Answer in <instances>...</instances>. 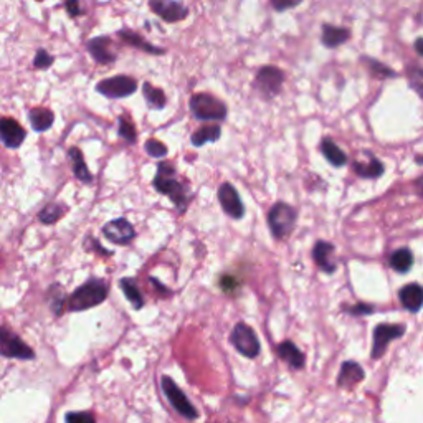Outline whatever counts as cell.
Wrapping results in <instances>:
<instances>
[{
  "instance_id": "cell-1",
  "label": "cell",
  "mask_w": 423,
  "mask_h": 423,
  "mask_svg": "<svg viewBox=\"0 0 423 423\" xmlns=\"http://www.w3.org/2000/svg\"><path fill=\"white\" fill-rule=\"evenodd\" d=\"M109 296V283L102 278L91 276L83 285H80L68 294L67 298V311L69 313H81L91 307H96L106 301Z\"/></svg>"
},
{
  "instance_id": "cell-2",
  "label": "cell",
  "mask_w": 423,
  "mask_h": 423,
  "mask_svg": "<svg viewBox=\"0 0 423 423\" xmlns=\"http://www.w3.org/2000/svg\"><path fill=\"white\" fill-rule=\"evenodd\" d=\"M153 186L159 194L169 197L179 213L186 212L188 200H191L188 199V188L177 179V172L171 162L161 161L158 164V172H155Z\"/></svg>"
},
{
  "instance_id": "cell-3",
  "label": "cell",
  "mask_w": 423,
  "mask_h": 423,
  "mask_svg": "<svg viewBox=\"0 0 423 423\" xmlns=\"http://www.w3.org/2000/svg\"><path fill=\"white\" fill-rule=\"evenodd\" d=\"M191 111L199 121H221L227 118V106L208 93H195L191 98Z\"/></svg>"
},
{
  "instance_id": "cell-4",
  "label": "cell",
  "mask_w": 423,
  "mask_h": 423,
  "mask_svg": "<svg viewBox=\"0 0 423 423\" xmlns=\"http://www.w3.org/2000/svg\"><path fill=\"white\" fill-rule=\"evenodd\" d=\"M298 220V212L285 202L274 204L268 212V225L276 240H283L294 230Z\"/></svg>"
},
{
  "instance_id": "cell-5",
  "label": "cell",
  "mask_w": 423,
  "mask_h": 423,
  "mask_svg": "<svg viewBox=\"0 0 423 423\" xmlns=\"http://www.w3.org/2000/svg\"><path fill=\"white\" fill-rule=\"evenodd\" d=\"M0 356L7 359L34 360L35 351L9 327L0 326Z\"/></svg>"
},
{
  "instance_id": "cell-6",
  "label": "cell",
  "mask_w": 423,
  "mask_h": 423,
  "mask_svg": "<svg viewBox=\"0 0 423 423\" xmlns=\"http://www.w3.org/2000/svg\"><path fill=\"white\" fill-rule=\"evenodd\" d=\"M94 89H96V93L102 94V96L109 98V100H121V98H127L135 93L138 80L127 75H116L101 80L100 83L94 86Z\"/></svg>"
},
{
  "instance_id": "cell-7",
  "label": "cell",
  "mask_w": 423,
  "mask_h": 423,
  "mask_svg": "<svg viewBox=\"0 0 423 423\" xmlns=\"http://www.w3.org/2000/svg\"><path fill=\"white\" fill-rule=\"evenodd\" d=\"M161 385L164 390V395L167 397L171 405L174 406L184 418H187V420H195V418L199 417V412L195 410V406L191 404V400H188L186 393L179 389V385L175 384L169 376L162 377Z\"/></svg>"
},
{
  "instance_id": "cell-8",
  "label": "cell",
  "mask_w": 423,
  "mask_h": 423,
  "mask_svg": "<svg viewBox=\"0 0 423 423\" xmlns=\"http://www.w3.org/2000/svg\"><path fill=\"white\" fill-rule=\"evenodd\" d=\"M230 340H232L233 347H235L241 356L248 357V359H254V357H258V354H260V340H258L257 334H254V331L248 324L238 323L237 326L233 327Z\"/></svg>"
},
{
  "instance_id": "cell-9",
  "label": "cell",
  "mask_w": 423,
  "mask_h": 423,
  "mask_svg": "<svg viewBox=\"0 0 423 423\" xmlns=\"http://www.w3.org/2000/svg\"><path fill=\"white\" fill-rule=\"evenodd\" d=\"M283 83H285L283 72L276 67H271V65L260 68V72L257 73V78H254V86H257L261 96L268 98V100L274 98L281 91Z\"/></svg>"
},
{
  "instance_id": "cell-10",
  "label": "cell",
  "mask_w": 423,
  "mask_h": 423,
  "mask_svg": "<svg viewBox=\"0 0 423 423\" xmlns=\"http://www.w3.org/2000/svg\"><path fill=\"white\" fill-rule=\"evenodd\" d=\"M405 327L400 324H379L373 329V343H372V359H380L387 346L392 340L402 338Z\"/></svg>"
},
{
  "instance_id": "cell-11",
  "label": "cell",
  "mask_w": 423,
  "mask_h": 423,
  "mask_svg": "<svg viewBox=\"0 0 423 423\" xmlns=\"http://www.w3.org/2000/svg\"><path fill=\"white\" fill-rule=\"evenodd\" d=\"M102 235L111 243L116 245H129L134 240L135 230L129 220L121 217V219H114L102 225L101 228Z\"/></svg>"
},
{
  "instance_id": "cell-12",
  "label": "cell",
  "mask_w": 423,
  "mask_h": 423,
  "mask_svg": "<svg viewBox=\"0 0 423 423\" xmlns=\"http://www.w3.org/2000/svg\"><path fill=\"white\" fill-rule=\"evenodd\" d=\"M27 139V133L14 118H0V141L7 149H19Z\"/></svg>"
},
{
  "instance_id": "cell-13",
  "label": "cell",
  "mask_w": 423,
  "mask_h": 423,
  "mask_svg": "<svg viewBox=\"0 0 423 423\" xmlns=\"http://www.w3.org/2000/svg\"><path fill=\"white\" fill-rule=\"evenodd\" d=\"M149 7L158 17L167 23L180 22L188 15V9L184 3L172 2V0H151Z\"/></svg>"
},
{
  "instance_id": "cell-14",
  "label": "cell",
  "mask_w": 423,
  "mask_h": 423,
  "mask_svg": "<svg viewBox=\"0 0 423 423\" xmlns=\"http://www.w3.org/2000/svg\"><path fill=\"white\" fill-rule=\"evenodd\" d=\"M219 200L224 212L232 219H241L245 215V205L241 202L240 195H238L237 188L230 182L221 184L219 188Z\"/></svg>"
},
{
  "instance_id": "cell-15",
  "label": "cell",
  "mask_w": 423,
  "mask_h": 423,
  "mask_svg": "<svg viewBox=\"0 0 423 423\" xmlns=\"http://www.w3.org/2000/svg\"><path fill=\"white\" fill-rule=\"evenodd\" d=\"M111 47H113V40L106 35L94 36L86 43V50L91 55V58L100 65H109L116 61L118 55Z\"/></svg>"
},
{
  "instance_id": "cell-16",
  "label": "cell",
  "mask_w": 423,
  "mask_h": 423,
  "mask_svg": "<svg viewBox=\"0 0 423 423\" xmlns=\"http://www.w3.org/2000/svg\"><path fill=\"white\" fill-rule=\"evenodd\" d=\"M398 299L400 305L410 313H417L423 307V286L417 283H410L398 291Z\"/></svg>"
},
{
  "instance_id": "cell-17",
  "label": "cell",
  "mask_w": 423,
  "mask_h": 423,
  "mask_svg": "<svg viewBox=\"0 0 423 423\" xmlns=\"http://www.w3.org/2000/svg\"><path fill=\"white\" fill-rule=\"evenodd\" d=\"M364 377H365L364 369L360 367L359 364L354 362V360H346V362L343 364V367H340L338 385L343 389H351L359 384Z\"/></svg>"
},
{
  "instance_id": "cell-18",
  "label": "cell",
  "mask_w": 423,
  "mask_h": 423,
  "mask_svg": "<svg viewBox=\"0 0 423 423\" xmlns=\"http://www.w3.org/2000/svg\"><path fill=\"white\" fill-rule=\"evenodd\" d=\"M332 254H334V245L329 241H318L313 248V258L318 263V266L324 273L331 274L336 271V263L332 261Z\"/></svg>"
},
{
  "instance_id": "cell-19",
  "label": "cell",
  "mask_w": 423,
  "mask_h": 423,
  "mask_svg": "<svg viewBox=\"0 0 423 423\" xmlns=\"http://www.w3.org/2000/svg\"><path fill=\"white\" fill-rule=\"evenodd\" d=\"M118 36L126 45H129V47L149 53V55H164V53H166L164 48H159V47H155V45H151L149 42H146V40L142 39L141 35L135 34V32H133V30H127V28H122V30H119Z\"/></svg>"
},
{
  "instance_id": "cell-20",
  "label": "cell",
  "mask_w": 423,
  "mask_h": 423,
  "mask_svg": "<svg viewBox=\"0 0 423 423\" xmlns=\"http://www.w3.org/2000/svg\"><path fill=\"white\" fill-rule=\"evenodd\" d=\"M28 119H30V124L36 133H45V131H48L53 126L55 114L48 108L36 106V108L28 109Z\"/></svg>"
},
{
  "instance_id": "cell-21",
  "label": "cell",
  "mask_w": 423,
  "mask_h": 423,
  "mask_svg": "<svg viewBox=\"0 0 423 423\" xmlns=\"http://www.w3.org/2000/svg\"><path fill=\"white\" fill-rule=\"evenodd\" d=\"M68 155H69V159H72V166H73V172H75V177L83 184H91L93 174L89 172L88 166H86L85 155L83 153H81L80 147H75V146L69 147Z\"/></svg>"
},
{
  "instance_id": "cell-22",
  "label": "cell",
  "mask_w": 423,
  "mask_h": 423,
  "mask_svg": "<svg viewBox=\"0 0 423 423\" xmlns=\"http://www.w3.org/2000/svg\"><path fill=\"white\" fill-rule=\"evenodd\" d=\"M349 36H351V32L347 30V28L343 27H334L329 25V23H326V25H323V45L327 48H336L340 47V45H344L349 40Z\"/></svg>"
},
{
  "instance_id": "cell-23",
  "label": "cell",
  "mask_w": 423,
  "mask_h": 423,
  "mask_svg": "<svg viewBox=\"0 0 423 423\" xmlns=\"http://www.w3.org/2000/svg\"><path fill=\"white\" fill-rule=\"evenodd\" d=\"M278 356L281 357L285 362H288L293 369H303L305 367V354L294 346L291 340H285L278 346Z\"/></svg>"
},
{
  "instance_id": "cell-24",
  "label": "cell",
  "mask_w": 423,
  "mask_h": 423,
  "mask_svg": "<svg viewBox=\"0 0 423 423\" xmlns=\"http://www.w3.org/2000/svg\"><path fill=\"white\" fill-rule=\"evenodd\" d=\"M119 286H121L122 293H124V296L127 301L131 303V306L134 307V310H142L144 307V296H142L141 290H139L138 283H135L134 278H121V281H119Z\"/></svg>"
},
{
  "instance_id": "cell-25",
  "label": "cell",
  "mask_w": 423,
  "mask_h": 423,
  "mask_svg": "<svg viewBox=\"0 0 423 423\" xmlns=\"http://www.w3.org/2000/svg\"><path fill=\"white\" fill-rule=\"evenodd\" d=\"M321 153L324 154V158L327 159V162H331L332 166H336V167L346 166V162H347L346 153H344V151L340 149V147L336 144L331 138L323 139Z\"/></svg>"
},
{
  "instance_id": "cell-26",
  "label": "cell",
  "mask_w": 423,
  "mask_h": 423,
  "mask_svg": "<svg viewBox=\"0 0 423 423\" xmlns=\"http://www.w3.org/2000/svg\"><path fill=\"white\" fill-rule=\"evenodd\" d=\"M67 298L68 296L65 294L63 288H61V285H58V283H55V285H52L50 288H48L47 303L53 314L55 316L63 314V311L67 310Z\"/></svg>"
},
{
  "instance_id": "cell-27",
  "label": "cell",
  "mask_w": 423,
  "mask_h": 423,
  "mask_svg": "<svg viewBox=\"0 0 423 423\" xmlns=\"http://www.w3.org/2000/svg\"><path fill=\"white\" fill-rule=\"evenodd\" d=\"M67 212H68V207L65 204L50 202L45 205L42 210L39 212V220L42 221L43 225H55L56 221L63 219Z\"/></svg>"
},
{
  "instance_id": "cell-28",
  "label": "cell",
  "mask_w": 423,
  "mask_h": 423,
  "mask_svg": "<svg viewBox=\"0 0 423 423\" xmlns=\"http://www.w3.org/2000/svg\"><path fill=\"white\" fill-rule=\"evenodd\" d=\"M220 134L221 129L219 124H207L195 131L192 135V144L195 147H202L207 142H215L217 139H220Z\"/></svg>"
},
{
  "instance_id": "cell-29",
  "label": "cell",
  "mask_w": 423,
  "mask_h": 423,
  "mask_svg": "<svg viewBox=\"0 0 423 423\" xmlns=\"http://www.w3.org/2000/svg\"><path fill=\"white\" fill-rule=\"evenodd\" d=\"M413 266V254L409 248H398L390 257V268L397 273H406Z\"/></svg>"
},
{
  "instance_id": "cell-30",
  "label": "cell",
  "mask_w": 423,
  "mask_h": 423,
  "mask_svg": "<svg viewBox=\"0 0 423 423\" xmlns=\"http://www.w3.org/2000/svg\"><path fill=\"white\" fill-rule=\"evenodd\" d=\"M354 171L357 175L364 179H377L384 174V164H382L377 158H371V161L367 164H354Z\"/></svg>"
},
{
  "instance_id": "cell-31",
  "label": "cell",
  "mask_w": 423,
  "mask_h": 423,
  "mask_svg": "<svg viewBox=\"0 0 423 423\" xmlns=\"http://www.w3.org/2000/svg\"><path fill=\"white\" fill-rule=\"evenodd\" d=\"M142 93H144V100L147 101L151 109H162L166 106L167 98L161 88H155L151 83L142 85Z\"/></svg>"
},
{
  "instance_id": "cell-32",
  "label": "cell",
  "mask_w": 423,
  "mask_h": 423,
  "mask_svg": "<svg viewBox=\"0 0 423 423\" xmlns=\"http://www.w3.org/2000/svg\"><path fill=\"white\" fill-rule=\"evenodd\" d=\"M118 134L124 139L129 144H134L138 141V133H135V126L131 121H127L124 116L118 118Z\"/></svg>"
},
{
  "instance_id": "cell-33",
  "label": "cell",
  "mask_w": 423,
  "mask_h": 423,
  "mask_svg": "<svg viewBox=\"0 0 423 423\" xmlns=\"http://www.w3.org/2000/svg\"><path fill=\"white\" fill-rule=\"evenodd\" d=\"M406 80L415 93L423 100V69L418 67H409L406 69Z\"/></svg>"
},
{
  "instance_id": "cell-34",
  "label": "cell",
  "mask_w": 423,
  "mask_h": 423,
  "mask_svg": "<svg viewBox=\"0 0 423 423\" xmlns=\"http://www.w3.org/2000/svg\"><path fill=\"white\" fill-rule=\"evenodd\" d=\"M53 61L55 58L48 53L45 48H39L35 53V58H34V68L35 69H48L53 65Z\"/></svg>"
},
{
  "instance_id": "cell-35",
  "label": "cell",
  "mask_w": 423,
  "mask_h": 423,
  "mask_svg": "<svg viewBox=\"0 0 423 423\" xmlns=\"http://www.w3.org/2000/svg\"><path fill=\"white\" fill-rule=\"evenodd\" d=\"M144 147H146V153L154 159H162L167 155V147L164 146L161 141H158V139H149Z\"/></svg>"
},
{
  "instance_id": "cell-36",
  "label": "cell",
  "mask_w": 423,
  "mask_h": 423,
  "mask_svg": "<svg viewBox=\"0 0 423 423\" xmlns=\"http://www.w3.org/2000/svg\"><path fill=\"white\" fill-rule=\"evenodd\" d=\"M65 423H96V418L89 412H68L65 415Z\"/></svg>"
},
{
  "instance_id": "cell-37",
  "label": "cell",
  "mask_w": 423,
  "mask_h": 423,
  "mask_svg": "<svg viewBox=\"0 0 423 423\" xmlns=\"http://www.w3.org/2000/svg\"><path fill=\"white\" fill-rule=\"evenodd\" d=\"M83 246H85L86 252H96V253L102 254V257H111V254H113V252L106 250L105 246H102L94 237H86Z\"/></svg>"
},
{
  "instance_id": "cell-38",
  "label": "cell",
  "mask_w": 423,
  "mask_h": 423,
  "mask_svg": "<svg viewBox=\"0 0 423 423\" xmlns=\"http://www.w3.org/2000/svg\"><path fill=\"white\" fill-rule=\"evenodd\" d=\"M364 60L367 61L369 65H371V67H369V68H371L372 72L379 73V75H384V76H395L397 75L395 72H392V69L385 67V65L379 63V61H376V60H372V58H364Z\"/></svg>"
},
{
  "instance_id": "cell-39",
  "label": "cell",
  "mask_w": 423,
  "mask_h": 423,
  "mask_svg": "<svg viewBox=\"0 0 423 423\" xmlns=\"http://www.w3.org/2000/svg\"><path fill=\"white\" fill-rule=\"evenodd\" d=\"M221 288H224L225 293H233L238 288V281L233 276H224L220 281Z\"/></svg>"
},
{
  "instance_id": "cell-40",
  "label": "cell",
  "mask_w": 423,
  "mask_h": 423,
  "mask_svg": "<svg viewBox=\"0 0 423 423\" xmlns=\"http://www.w3.org/2000/svg\"><path fill=\"white\" fill-rule=\"evenodd\" d=\"M349 313L354 314V316H362V314H372L373 313V307L364 305V303H359V305L349 307Z\"/></svg>"
},
{
  "instance_id": "cell-41",
  "label": "cell",
  "mask_w": 423,
  "mask_h": 423,
  "mask_svg": "<svg viewBox=\"0 0 423 423\" xmlns=\"http://www.w3.org/2000/svg\"><path fill=\"white\" fill-rule=\"evenodd\" d=\"M65 9H67L69 17H73V19L80 17V15H85L83 9H81V6H80V2H67V3H65Z\"/></svg>"
},
{
  "instance_id": "cell-42",
  "label": "cell",
  "mask_w": 423,
  "mask_h": 423,
  "mask_svg": "<svg viewBox=\"0 0 423 423\" xmlns=\"http://www.w3.org/2000/svg\"><path fill=\"white\" fill-rule=\"evenodd\" d=\"M299 2H278V0H273V7L278 12H283L286 9H293V7H296Z\"/></svg>"
},
{
  "instance_id": "cell-43",
  "label": "cell",
  "mask_w": 423,
  "mask_h": 423,
  "mask_svg": "<svg viewBox=\"0 0 423 423\" xmlns=\"http://www.w3.org/2000/svg\"><path fill=\"white\" fill-rule=\"evenodd\" d=\"M149 281L153 283V285L155 286V290H158L159 293H161V294H167V296H169V294H171V290H169V288H166V286H164L162 283H159L158 279H155L154 276H151V278H149Z\"/></svg>"
},
{
  "instance_id": "cell-44",
  "label": "cell",
  "mask_w": 423,
  "mask_h": 423,
  "mask_svg": "<svg viewBox=\"0 0 423 423\" xmlns=\"http://www.w3.org/2000/svg\"><path fill=\"white\" fill-rule=\"evenodd\" d=\"M415 50L420 56H423V39H417L415 40Z\"/></svg>"
},
{
  "instance_id": "cell-45",
  "label": "cell",
  "mask_w": 423,
  "mask_h": 423,
  "mask_svg": "<svg viewBox=\"0 0 423 423\" xmlns=\"http://www.w3.org/2000/svg\"><path fill=\"white\" fill-rule=\"evenodd\" d=\"M415 186H417V188H418V192H420V195L423 197V175L420 179L417 180V182H415Z\"/></svg>"
}]
</instances>
